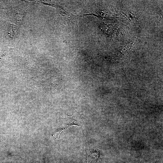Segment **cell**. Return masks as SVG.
I'll list each match as a JSON object with an SVG mask.
<instances>
[{"mask_svg":"<svg viewBox=\"0 0 163 163\" xmlns=\"http://www.w3.org/2000/svg\"><path fill=\"white\" fill-rule=\"evenodd\" d=\"M69 118L64 120L59 130L52 135V136H54L55 139L59 138L61 133L68 127L73 125L80 126L79 122L77 120L72 118Z\"/></svg>","mask_w":163,"mask_h":163,"instance_id":"obj_1","label":"cell"},{"mask_svg":"<svg viewBox=\"0 0 163 163\" xmlns=\"http://www.w3.org/2000/svg\"><path fill=\"white\" fill-rule=\"evenodd\" d=\"M18 27L14 25H11L10 27L9 34L11 38H13L17 34L18 32Z\"/></svg>","mask_w":163,"mask_h":163,"instance_id":"obj_3","label":"cell"},{"mask_svg":"<svg viewBox=\"0 0 163 163\" xmlns=\"http://www.w3.org/2000/svg\"><path fill=\"white\" fill-rule=\"evenodd\" d=\"M58 10L64 20L69 24L75 25L76 24V16L66 11L64 9L60 8Z\"/></svg>","mask_w":163,"mask_h":163,"instance_id":"obj_2","label":"cell"}]
</instances>
